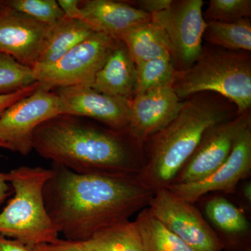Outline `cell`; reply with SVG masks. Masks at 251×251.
<instances>
[{
    "label": "cell",
    "mask_w": 251,
    "mask_h": 251,
    "mask_svg": "<svg viewBox=\"0 0 251 251\" xmlns=\"http://www.w3.org/2000/svg\"><path fill=\"white\" fill-rule=\"evenodd\" d=\"M44 186L46 209L59 234L85 242L148 207L153 192L136 175L78 174L53 164Z\"/></svg>",
    "instance_id": "6da1fadb"
},
{
    "label": "cell",
    "mask_w": 251,
    "mask_h": 251,
    "mask_svg": "<svg viewBox=\"0 0 251 251\" xmlns=\"http://www.w3.org/2000/svg\"><path fill=\"white\" fill-rule=\"evenodd\" d=\"M33 150L78 174L137 175L143 166L140 149L126 133L72 115H58L39 125L33 134Z\"/></svg>",
    "instance_id": "7a4b0ae2"
},
{
    "label": "cell",
    "mask_w": 251,
    "mask_h": 251,
    "mask_svg": "<svg viewBox=\"0 0 251 251\" xmlns=\"http://www.w3.org/2000/svg\"><path fill=\"white\" fill-rule=\"evenodd\" d=\"M237 115L233 104L216 94L203 92L186 99L177 116L147 142L146 159L137 179L153 193L168 188L206 130Z\"/></svg>",
    "instance_id": "3957f363"
},
{
    "label": "cell",
    "mask_w": 251,
    "mask_h": 251,
    "mask_svg": "<svg viewBox=\"0 0 251 251\" xmlns=\"http://www.w3.org/2000/svg\"><path fill=\"white\" fill-rule=\"evenodd\" d=\"M172 87L181 100L195 94L211 92L233 104L237 115L251 110L250 52L203 49L191 67L176 72Z\"/></svg>",
    "instance_id": "277c9868"
},
{
    "label": "cell",
    "mask_w": 251,
    "mask_h": 251,
    "mask_svg": "<svg viewBox=\"0 0 251 251\" xmlns=\"http://www.w3.org/2000/svg\"><path fill=\"white\" fill-rule=\"evenodd\" d=\"M52 168L21 166L9 173L14 196L0 213V234L31 247L59 239L46 209L44 186Z\"/></svg>",
    "instance_id": "5b68a950"
},
{
    "label": "cell",
    "mask_w": 251,
    "mask_h": 251,
    "mask_svg": "<svg viewBox=\"0 0 251 251\" xmlns=\"http://www.w3.org/2000/svg\"><path fill=\"white\" fill-rule=\"evenodd\" d=\"M118 42L106 34L94 33L57 62L34 67L38 87L54 91L72 86L92 87L96 75Z\"/></svg>",
    "instance_id": "8992f818"
},
{
    "label": "cell",
    "mask_w": 251,
    "mask_h": 251,
    "mask_svg": "<svg viewBox=\"0 0 251 251\" xmlns=\"http://www.w3.org/2000/svg\"><path fill=\"white\" fill-rule=\"evenodd\" d=\"M203 5L202 0H173L168 9L151 15L166 38L178 72L191 67L202 54L206 27Z\"/></svg>",
    "instance_id": "52a82bcc"
},
{
    "label": "cell",
    "mask_w": 251,
    "mask_h": 251,
    "mask_svg": "<svg viewBox=\"0 0 251 251\" xmlns=\"http://www.w3.org/2000/svg\"><path fill=\"white\" fill-rule=\"evenodd\" d=\"M148 207L173 233L194 251H223L224 246L214 228L193 203L168 188L153 193Z\"/></svg>",
    "instance_id": "ba28073f"
},
{
    "label": "cell",
    "mask_w": 251,
    "mask_h": 251,
    "mask_svg": "<svg viewBox=\"0 0 251 251\" xmlns=\"http://www.w3.org/2000/svg\"><path fill=\"white\" fill-rule=\"evenodd\" d=\"M63 115L62 103L54 91L38 87L18 100L0 117V140L9 150L27 156L33 150V134L41 124Z\"/></svg>",
    "instance_id": "9c48e42d"
},
{
    "label": "cell",
    "mask_w": 251,
    "mask_h": 251,
    "mask_svg": "<svg viewBox=\"0 0 251 251\" xmlns=\"http://www.w3.org/2000/svg\"><path fill=\"white\" fill-rule=\"evenodd\" d=\"M250 125L251 110H247L208 128L173 184L196 182L214 173L228 158L239 135Z\"/></svg>",
    "instance_id": "30bf717a"
},
{
    "label": "cell",
    "mask_w": 251,
    "mask_h": 251,
    "mask_svg": "<svg viewBox=\"0 0 251 251\" xmlns=\"http://www.w3.org/2000/svg\"><path fill=\"white\" fill-rule=\"evenodd\" d=\"M251 173V125L239 135L226 161L202 180L189 184H173L168 189L188 202H197L211 192H235L238 184Z\"/></svg>",
    "instance_id": "8fae6325"
},
{
    "label": "cell",
    "mask_w": 251,
    "mask_h": 251,
    "mask_svg": "<svg viewBox=\"0 0 251 251\" xmlns=\"http://www.w3.org/2000/svg\"><path fill=\"white\" fill-rule=\"evenodd\" d=\"M183 104L184 100L172 87L136 94L130 100L126 134L141 150L144 144L177 116Z\"/></svg>",
    "instance_id": "7c38bea8"
},
{
    "label": "cell",
    "mask_w": 251,
    "mask_h": 251,
    "mask_svg": "<svg viewBox=\"0 0 251 251\" xmlns=\"http://www.w3.org/2000/svg\"><path fill=\"white\" fill-rule=\"evenodd\" d=\"M54 92L62 103L63 115L92 119L110 129L126 133L130 100L100 93L84 85L64 87Z\"/></svg>",
    "instance_id": "4fadbf2b"
},
{
    "label": "cell",
    "mask_w": 251,
    "mask_h": 251,
    "mask_svg": "<svg viewBox=\"0 0 251 251\" xmlns=\"http://www.w3.org/2000/svg\"><path fill=\"white\" fill-rule=\"evenodd\" d=\"M50 26L9 6L0 5V53L34 69Z\"/></svg>",
    "instance_id": "5bb4252c"
},
{
    "label": "cell",
    "mask_w": 251,
    "mask_h": 251,
    "mask_svg": "<svg viewBox=\"0 0 251 251\" xmlns=\"http://www.w3.org/2000/svg\"><path fill=\"white\" fill-rule=\"evenodd\" d=\"M80 8L81 21L95 32L117 40L127 31L151 20V15L126 1L85 0L80 1Z\"/></svg>",
    "instance_id": "9a60e30c"
},
{
    "label": "cell",
    "mask_w": 251,
    "mask_h": 251,
    "mask_svg": "<svg viewBox=\"0 0 251 251\" xmlns=\"http://www.w3.org/2000/svg\"><path fill=\"white\" fill-rule=\"evenodd\" d=\"M136 85V68L121 41L108 56L92 87L100 93L131 100Z\"/></svg>",
    "instance_id": "2e32d148"
},
{
    "label": "cell",
    "mask_w": 251,
    "mask_h": 251,
    "mask_svg": "<svg viewBox=\"0 0 251 251\" xmlns=\"http://www.w3.org/2000/svg\"><path fill=\"white\" fill-rule=\"evenodd\" d=\"M94 33L84 21L64 16L50 27L45 45L35 67L50 65L57 62Z\"/></svg>",
    "instance_id": "e0dca14e"
},
{
    "label": "cell",
    "mask_w": 251,
    "mask_h": 251,
    "mask_svg": "<svg viewBox=\"0 0 251 251\" xmlns=\"http://www.w3.org/2000/svg\"><path fill=\"white\" fill-rule=\"evenodd\" d=\"M135 64L151 59L171 57V49L163 31L150 21L127 31L120 38Z\"/></svg>",
    "instance_id": "ac0fdd59"
},
{
    "label": "cell",
    "mask_w": 251,
    "mask_h": 251,
    "mask_svg": "<svg viewBox=\"0 0 251 251\" xmlns=\"http://www.w3.org/2000/svg\"><path fill=\"white\" fill-rule=\"evenodd\" d=\"M78 243L91 251H145L137 225L130 220L102 229Z\"/></svg>",
    "instance_id": "d6986e66"
},
{
    "label": "cell",
    "mask_w": 251,
    "mask_h": 251,
    "mask_svg": "<svg viewBox=\"0 0 251 251\" xmlns=\"http://www.w3.org/2000/svg\"><path fill=\"white\" fill-rule=\"evenodd\" d=\"M145 251H194L146 207L134 221Z\"/></svg>",
    "instance_id": "ffe728a7"
},
{
    "label": "cell",
    "mask_w": 251,
    "mask_h": 251,
    "mask_svg": "<svg viewBox=\"0 0 251 251\" xmlns=\"http://www.w3.org/2000/svg\"><path fill=\"white\" fill-rule=\"evenodd\" d=\"M203 40L229 51H251V22L244 18L233 23H206Z\"/></svg>",
    "instance_id": "44dd1931"
},
{
    "label": "cell",
    "mask_w": 251,
    "mask_h": 251,
    "mask_svg": "<svg viewBox=\"0 0 251 251\" xmlns=\"http://www.w3.org/2000/svg\"><path fill=\"white\" fill-rule=\"evenodd\" d=\"M204 211L211 224L224 234L239 237L250 231V223L244 212L226 198H211L206 202Z\"/></svg>",
    "instance_id": "7402d4cb"
},
{
    "label": "cell",
    "mask_w": 251,
    "mask_h": 251,
    "mask_svg": "<svg viewBox=\"0 0 251 251\" xmlns=\"http://www.w3.org/2000/svg\"><path fill=\"white\" fill-rule=\"evenodd\" d=\"M135 68L136 85L134 96L157 89L173 87L177 72L171 57L139 63L135 64Z\"/></svg>",
    "instance_id": "603a6c76"
},
{
    "label": "cell",
    "mask_w": 251,
    "mask_h": 251,
    "mask_svg": "<svg viewBox=\"0 0 251 251\" xmlns=\"http://www.w3.org/2000/svg\"><path fill=\"white\" fill-rule=\"evenodd\" d=\"M35 82L32 68L23 65L9 54L0 53V96L14 93Z\"/></svg>",
    "instance_id": "cb8c5ba5"
},
{
    "label": "cell",
    "mask_w": 251,
    "mask_h": 251,
    "mask_svg": "<svg viewBox=\"0 0 251 251\" xmlns=\"http://www.w3.org/2000/svg\"><path fill=\"white\" fill-rule=\"evenodd\" d=\"M1 4L34 18L49 26L65 16L56 0H6Z\"/></svg>",
    "instance_id": "d4e9b609"
},
{
    "label": "cell",
    "mask_w": 251,
    "mask_h": 251,
    "mask_svg": "<svg viewBox=\"0 0 251 251\" xmlns=\"http://www.w3.org/2000/svg\"><path fill=\"white\" fill-rule=\"evenodd\" d=\"M251 15V0H210L203 11L206 23H233Z\"/></svg>",
    "instance_id": "484cf974"
},
{
    "label": "cell",
    "mask_w": 251,
    "mask_h": 251,
    "mask_svg": "<svg viewBox=\"0 0 251 251\" xmlns=\"http://www.w3.org/2000/svg\"><path fill=\"white\" fill-rule=\"evenodd\" d=\"M39 84L36 82L32 85L24 87L21 90H18L14 93L6 94V95L0 96V117L5 112L6 109L9 108L11 105L21 100L23 98L30 95L33 92H35L38 88Z\"/></svg>",
    "instance_id": "4316f807"
},
{
    "label": "cell",
    "mask_w": 251,
    "mask_h": 251,
    "mask_svg": "<svg viewBox=\"0 0 251 251\" xmlns=\"http://www.w3.org/2000/svg\"><path fill=\"white\" fill-rule=\"evenodd\" d=\"M39 251H91L85 249L77 242L58 239L49 244L38 246Z\"/></svg>",
    "instance_id": "83f0119b"
},
{
    "label": "cell",
    "mask_w": 251,
    "mask_h": 251,
    "mask_svg": "<svg viewBox=\"0 0 251 251\" xmlns=\"http://www.w3.org/2000/svg\"><path fill=\"white\" fill-rule=\"evenodd\" d=\"M130 4L150 15L165 11L171 6L173 0H139Z\"/></svg>",
    "instance_id": "f1b7e54d"
},
{
    "label": "cell",
    "mask_w": 251,
    "mask_h": 251,
    "mask_svg": "<svg viewBox=\"0 0 251 251\" xmlns=\"http://www.w3.org/2000/svg\"><path fill=\"white\" fill-rule=\"evenodd\" d=\"M0 251H39L37 247H31L16 239H9L0 234Z\"/></svg>",
    "instance_id": "f546056e"
},
{
    "label": "cell",
    "mask_w": 251,
    "mask_h": 251,
    "mask_svg": "<svg viewBox=\"0 0 251 251\" xmlns=\"http://www.w3.org/2000/svg\"><path fill=\"white\" fill-rule=\"evenodd\" d=\"M57 2L65 16L80 20V8L79 0H58Z\"/></svg>",
    "instance_id": "4dcf8cb0"
},
{
    "label": "cell",
    "mask_w": 251,
    "mask_h": 251,
    "mask_svg": "<svg viewBox=\"0 0 251 251\" xmlns=\"http://www.w3.org/2000/svg\"><path fill=\"white\" fill-rule=\"evenodd\" d=\"M9 173H0V204L4 202L11 193Z\"/></svg>",
    "instance_id": "1f68e13d"
},
{
    "label": "cell",
    "mask_w": 251,
    "mask_h": 251,
    "mask_svg": "<svg viewBox=\"0 0 251 251\" xmlns=\"http://www.w3.org/2000/svg\"><path fill=\"white\" fill-rule=\"evenodd\" d=\"M243 196L246 198L248 202H251V183H247L243 188Z\"/></svg>",
    "instance_id": "d6a6232c"
},
{
    "label": "cell",
    "mask_w": 251,
    "mask_h": 251,
    "mask_svg": "<svg viewBox=\"0 0 251 251\" xmlns=\"http://www.w3.org/2000/svg\"><path fill=\"white\" fill-rule=\"evenodd\" d=\"M0 148L7 149V150H9V147H8V145L1 140H0Z\"/></svg>",
    "instance_id": "836d02e7"
},
{
    "label": "cell",
    "mask_w": 251,
    "mask_h": 251,
    "mask_svg": "<svg viewBox=\"0 0 251 251\" xmlns=\"http://www.w3.org/2000/svg\"><path fill=\"white\" fill-rule=\"evenodd\" d=\"M1 1H0V5H1Z\"/></svg>",
    "instance_id": "e575fe53"
}]
</instances>
